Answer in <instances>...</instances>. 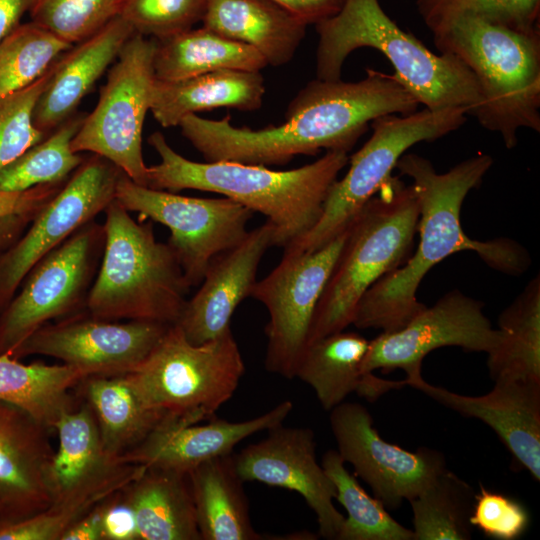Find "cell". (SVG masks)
<instances>
[{
	"label": "cell",
	"mask_w": 540,
	"mask_h": 540,
	"mask_svg": "<svg viewBox=\"0 0 540 540\" xmlns=\"http://www.w3.org/2000/svg\"><path fill=\"white\" fill-rule=\"evenodd\" d=\"M356 82L315 79L291 100L286 121L259 130L237 128L228 114L210 120L190 114L180 122L182 135L206 162L283 165L296 155L321 149L348 153L371 122L383 115L417 111V99L394 76L367 68Z\"/></svg>",
	"instance_id": "1"
},
{
	"label": "cell",
	"mask_w": 540,
	"mask_h": 540,
	"mask_svg": "<svg viewBox=\"0 0 540 540\" xmlns=\"http://www.w3.org/2000/svg\"><path fill=\"white\" fill-rule=\"evenodd\" d=\"M493 164L488 154H478L438 173L432 163L414 153L403 154L395 168L412 179L419 202L414 255L375 282L361 297L352 324L359 329L394 332L426 308L419 302L418 287L436 264L459 251H475L491 268L511 275L526 270V250L508 238L478 241L462 229L460 213L467 194L477 188Z\"/></svg>",
	"instance_id": "2"
},
{
	"label": "cell",
	"mask_w": 540,
	"mask_h": 540,
	"mask_svg": "<svg viewBox=\"0 0 540 540\" xmlns=\"http://www.w3.org/2000/svg\"><path fill=\"white\" fill-rule=\"evenodd\" d=\"M148 143L160 162L147 169V187L170 192L195 189L230 198L266 216L273 246L284 248L318 221L325 198L349 161L345 151H327L302 167L278 171L232 161L195 162L177 153L160 132Z\"/></svg>",
	"instance_id": "3"
},
{
	"label": "cell",
	"mask_w": 540,
	"mask_h": 540,
	"mask_svg": "<svg viewBox=\"0 0 540 540\" xmlns=\"http://www.w3.org/2000/svg\"><path fill=\"white\" fill-rule=\"evenodd\" d=\"M318 33L316 79H341L346 58L356 49L381 52L394 76L430 110L461 107L472 115L479 104L473 73L456 57L436 54L403 31L382 9L380 0H344L333 16L315 24Z\"/></svg>",
	"instance_id": "4"
},
{
	"label": "cell",
	"mask_w": 540,
	"mask_h": 540,
	"mask_svg": "<svg viewBox=\"0 0 540 540\" xmlns=\"http://www.w3.org/2000/svg\"><path fill=\"white\" fill-rule=\"evenodd\" d=\"M432 34L440 53L475 76L480 100L472 116L483 128L499 133L507 149L520 129L540 132V30L463 17Z\"/></svg>",
	"instance_id": "5"
},
{
	"label": "cell",
	"mask_w": 540,
	"mask_h": 540,
	"mask_svg": "<svg viewBox=\"0 0 540 540\" xmlns=\"http://www.w3.org/2000/svg\"><path fill=\"white\" fill-rule=\"evenodd\" d=\"M105 241L86 311L107 320L176 324L190 290L152 223H138L116 199L104 210Z\"/></svg>",
	"instance_id": "6"
},
{
	"label": "cell",
	"mask_w": 540,
	"mask_h": 540,
	"mask_svg": "<svg viewBox=\"0 0 540 540\" xmlns=\"http://www.w3.org/2000/svg\"><path fill=\"white\" fill-rule=\"evenodd\" d=\"M419 214L413 186L398 176L391 175L366 202L348 227L345 244L316 306L307 345L351 325L364 293L407 261Z\"/></svg>",
	"instance_id": "7"
},
{
	"label": "cell",
	"mask_w": 540,
	"mask_h": 540,
	"mask_svg": "<svg viewBox=\"0 0 540 540\" xmlns=\"http://www.w3.org/2000/svg\"><path fill=\"white\" fill-rule=\"evenodd\" d=\"M244 371L231 328L205 343L193 344L173 324L145 360L126 375L163 420L196 424L215 417L232 398Z\"/></svg>",
	"instance_id": "8"
},
{
	"label": "cell",
	"mask_w": 540,
	"mask_h": 540,
	"mask_svg": "<svg viewBox=\"0 0 540 540\" xmlns=\"http://www.w3.org/2000/svg\"><path fill=\"white\" fill-rule=\"evenodd\" d=\"M466 115V109L461 107L424 108L406 115L387 114L374 119L371 137L351 156L345 176L331 185L318 221L286 245L283 255L314 252L346 231L366 202L392 175L406 150L457 130L466 122Z\"/></svg>",
	"instance_id": "9"
},
{
	"label": "cell",
	"mask_w": 540,
	"mask_h": 540,
	"mask_svg": "<svg viewBox=\"0 0 540 540\" xmlns=\"http://www.w3.org/2000/svg\"><path fill=\"white\" fill-rule=\"evenodd\" d=\"M156 39L135 33L120 51L94 110L71 142L75 153L101 156L135 183L147 187L142 153L144 120L155 83Z\"/></svg>",
	"instance_id": "10"
},
{
	"label": "cell",
	"mask_w": 540,
	"mask_h": 540,
	"mask_svg": "<svg viewBox=\"0 0 540 540\" xmlns=\"http://www.w3.org/2000/svg\"><path fill=\"white\" fill-rule=\"evenodd\" d=\"M105 241L92 220L41 258L0 312V354L11 355L42 326L83 311Z\"/></svg>",
	"instance_id": "11"
},
{
	"label": "cell",
	"mask_w": 540,
	"mask_h": 540,
	"mask_svg": "<svg viewBox=\"0 0 540 540\" xmlns=\"http://www.w3.org/2000/svg\"><path fill=\"white\" fill-rule=\"evenodd\" d=\"M115 199L129 212L165 225L167 244L174 252L188 286L202 282L211 260L233 248L247 235L254 212L227 198H197L152 189L132 181L123 172Z\"/></svg>",
	"instance_id": "12"
},
{
	"label": "cell",
	"mask_w": 540,
	"mask_h": 540,
	"mask_svg": "<svg viewBox=\"0 0 540 540\" xmlns=\"http://www.w3.org/2000/svg\"><path fill=\"white\" fill-rule=\"evenodd\" d=\"M348 234L346 231L314 252L286 256L262 280L250 296L267 309L265 368L287 379L307 345L312 318Z\"/></svg>",
	"instance_id": "13"
},
{
	"label": "cell",
	"mask_w": 540,
	"mask_h": 540,
	"mask_svg": "<svg viewBox=\"0 0 540 540\" xmlns=\"http://www.w3.org/2000/svg\"><path fill=\"white\" fill-rule=\"evenodd\" d=\"M121 173L107 159L92 154L42 205L19 240L0 254V312L41 258L104 212L115 199Z\"/></svg>",
	"instance_id": "14"
},
{
	"label": "cell",
	"mask_w": 540,
	"mask_h": 540,
	"mask_svg": "<svg viewBox=\"0 0 540 540\" xmlns=\"http://www.w3.org/2000/svg\"><path fill=\"white\" fill-rule=\"evenodd\" d=\"M169 326L154 321L107 320L83 311L37 329L11 356L56 358L89 376L126 374L145 360Z\"/></svg>",
	"instance_id": "15"
},
{
	"label": "cell",
	"mask_w": 540,
	"mask_h": 540,
	"mask_svg": "<svg viewBox=\"0 0 540 540\" xmlns=\"http://www.w3.org/2000/svg\"><path fill=\"white\" fill-rule=\"evenodd\" d=\"M330 412L338 454L387 509L414 499L447 469L444 455L436 449L411 452L384 440L362 404L343 401Z\"/></svg>",
	"instance_id": "16"
},
{
	"label": "cell",
	"mask_w": 540,
	"mask_h": 540,
	"mask_svg": "<svg viewBox=\"0 0 540 540\" xmlns=\"http://www.w3.org/2000/svg\"><path fill=\"white\" fill-rule=\"evenodd\" d=\"M484 303L454 289L427 307L403 328L382 332L369 341L363 375L380 369H402L406 378L421 375L422 362L433 350L457 346L466 352L488 353L502 338L483 312Z\"/></svg>",
	"instance_id": "17"
},
{
	"label": "cell",
	"mask_w": 540,
	"mask_h": 540,
	"mask_svg": "<svg viewBox=\"0 0 540 540\" xmlns=\"http://www.w3.org/2000/svg\"><path fill=\"white\" fill-rule=\"evenodd\" d=\"M268 431L261 441L233 454L238 476L297 492L315 513L319 536L336 540L345 517L334 506L335 487L317 462L313 430L280 424Z\"/></svg>",
	"instance_id": "18"
},
{
	"label": "cell",
	"mask_w": 540,
	"mask_h": 540,
	"mask_svg": "<svg viewBox=\"0 0 540 540\" xmlns=\"http://www.w3.org/2000/svg\"><path fill=\"white\" fill-rule=\"evenodd\" d=\"M53 429L58 447L47 476L51 504L118 492L146 469L123 463L107 453L94 414L85 401L64 413Z\"/></svg>",
	"instance_id": "19"
},
{
	"label": "cell",
	"mask_w": 540,
	"mask_h": 540,
	"mask_svg": "<svg viewBox=\"0 0 540 540\" xmlns=\"http://www.w3.org/2000/svg\"><path fill=\"white\" fill-rule=\"evenodd\" d=\"M404 382L463 417L491 427L515 462L540 481V382L495 381L493 389L480 396L452 392L422 376Z\"/></svg>",
	"instance_id": "20"
},
{
	"label": "cell",
	"mask_w": 540,
	"mask_h": 540,
	"mask_svg": "<svg viewBox=\"0 0 540 540\" xmlns=\"http://www.w3.org/2000/svg\"><path fill=\"white\" fill-rule=\"evenodd\" d=\"M274 227L266 222L236 246L210 262L198 291L186 301L176 323L193 344H202L229 330L238 305L250 296L258 266L273 246Z\"/></svg>",
	"instance_id": "21"
},
{
	"label": "cell",
	"mask_w": 540,
	"mask_h": 540,
	"mask_svg": "<svg viewBox=\"0 0 540 540\" xmlns=\"http://www.w3.org/2000/svg\"><path fill=\"white\" fill-rule=\"evenodd\" d=\"M292 409L293 403L284 400L268 412L240 422L215 417L207 424L162 421L120 460L146 468L188 474L208 460L231 454L243 439L282 424Z\"/></svg>",
	"instance_id": "22"
},
{
	"label": "cell",
	"mask_w": 540,
	"mask_h": 540,
	"mask_svg": "<svg viewBox=\"0 0 540 540\" xmlns=\"http://www.w3.org/2000/svg\"><path fill=\"white\" fill-rule=\"evenodd\" d=\"M50 430L24 410L0 401V521L20 520L50 506Z\"/></svg>",
	"instance_id": "23"
},
{
	"label": "cell",
	"mask_w": 540,
	"mask_h": 540,
	"mask_svg": "<svg viewBox=\"0 0 540 540\" xmlns=\"http://www.w3.org/2000/svg\"><path fill=\"white\" fill-rule=\"evenodd\" d=\"M134 34L131 26L117 16L55 61L34 108L35 127L48 135L70 118Z\"/></svg>",
	"instance_id": "24"
},
{
	"label": "cell",
	"mask_w": 540,
	"mask_h": 540,
	"mask_svg": "<svg viewBox=\"0 0 540 540\" xmlns=\"http://www.w3.org/2000/svg\"><path fill=\"white\" fill-rule=\"evenodd\" d=\"M369 340L356 332L340 331L308 344L296 367L295 377L307 383L326 411L352 392L377 399L391 389L404 386L403 380L390 381L363 375L362 363Z\"/></svg>",
	"instance_id": "25"
},
{
	"label": "cell",
	"mask_w": 540,
	"mask_h": 540,
	"mask_svg": "<svg viewBox=\"0 0 540 540\" xmlns=\"http://www.w3.org/2000/svg\"><path fill=\"white\" fill-rule=\"evenodd\" d=\"M202 26L257 50L268 65L294 56L307 24L272 0H207Z\"/></svg>",
	"instance_id": "26"
},
{
	"label": "cell",
	"mask_w": 540,
	"mask_h": 540,
	"mask_svg": "<svg viewBox=\"0 0 540 540\" xmlns=\"http://www.w3.org/2000/svg\"><path fill=\"white\" fill-rule=\"evenodd\" d=\"M260 71L223 69L178 80H155L150 111L165 128L179 126L190 114L216 108L254 111L263 104Z\"/></svg>",
	"instance_id": "27"
},
{
	"label": "cell",
	"mask_w": 540,
	"mask_h": 540,
	"mask_svg": "<svg viewBox=\"0 0 540 540\" xmlns=\"http://www.w3.org/2000/svg\"><path fill=\"white\" fill-rule=\"evenodd\" d=\"M201 540H261L254 529L233 454L208 460L188 473Z\"/></svg>",
	"instance_id": "28"
},
{
	"label": "cell",
	"mask_w": 540,
	"mask_h": 540,
	"mask_svg": "<svg viewBox=\"0 0 540 540\" xmlns=\"http://www.w3.org/2000/svg\"><path fill=\"white\" fill-rule=\"evenodd\" d=\"M122 492L139 540H201L188 474L146 468Z\"/></svg>",
	"instance_id": "29"
},
{
	"label": "cell",
	"mask_w": 540,
	"mask_h": 540,
	"mask_svg": "<svg viewBox=\"0 0 540 540\" xmlns=\"http://www.w3.org/2000/svg\"><path fill=\"white\" fill-rule=\"evenodd\" d=\"M78 387L94 414L105 450L119 460L163 420L142 399L126 374L88 376Z\"/></svg>",
	"instance_id": "30"
},
{
	"label": "cell",
	"mask_w": 540,
	"mask_h": 540,
	"mask_svg": "<svg viewBox=\"0 0 540 540\" xmlns=\"http://www.w3.org/2000/svg\"><path fill=\"white\" fill-rule=\"evenodd\" d=\"M156 42L153 65L155 78L160 81H178L223 69L260 71L268 65L251 46L203 26Z\"/></svg>",
	"instance_id": "31"
},
{
	"label": "cell",
	"mask_w": 540,
	"mask_h": 540,
	"mask_svg": "<svg viewBox=\"0 0 540 540\" xmlns=\"http://www.w3.org/2000/svg\"><path fill=\"white\" fill-rule=\"evenodd\" d=\"M89 375L65 365L24 364L0 354V401L14 405L53 429L78 404L71 393Z\"/></svg>",
	"instance_id": "32"
},
{
	"label": "cell",
	"mask_w": 540,
	"mask_h": 540,
	"mask_svg": "<svg viewBox=\"0 0 540 540\" xmlns=\"http://www.w3.org/2000/svg\"><path fill=\"white\" fill-rule=\"evenodd\" d=\"M498 329L501 341L486 353L490 378L540 382L539 275L501 312Z\"/></svg>",
	"instance_id": "33"
},
{
	"label": "cell",
	"mask_w": 540,
	"mask_h": 540,
	"mask_svg": "<svg viewBox=\"0 0 540 540\" xmlns=\"http://www.w3.org/2000/svg\"><path fill=\"white\" fill-rule=\"evenodd\" d=\"M473 488L455 473L444 470L411 499L413 540H469L475 501Z\"/></svg>",
	"instance_id": "34"
},
{
	"label": "cell",
	"mask_w": 540,
	"mask_h": 540,
	"mask_svg": "<svg viewBox=\"0 0 540 540\" xmlns=\"http://www.w3.org/2000/svg\"><path fill=\"white\" fill-rule=\"evenodd\" d=\"M321 465L335 487V499L347 512L336 540H413L412 529L397 522L362 488L337 450H328Z\"/></svg>",
	"instance_id": "35"
},
{
	"label": "cell",
	"mask_w": 540,
	"mask_h": 540,
	"mask_svg": "<svg viewBox=\"0 0 540 540\" xmlns=\"http://www.w3.org/2000/svg\"><path fill=\"white\" fill-rule=\"evenodd\" d=\"M85 116L72 115L0 171V191L22 192L66 181L84 161L71 142Z\"/></svg>",
	"instance_id": "36"
},
{
	"label": "cell",
	"mask_w": 540,
	"mask_h": 540,
	"mask_svg": "<svg viewBox=\"0 0 540 540\" xmlns=\"http://www.w3.org/2000/svg\"><path fill=\"white\" fill-rule=\"evenodd\" d=\"M72 46L32 21L19 24L0 42V96L37 81Z\"/></svg>",
	"instance_id": "37"
},
{
	"label": "cell",
	"mask_w": 540,
	"mask_h": 540,
	"mask_svg": "<svg viewBox=\"0 0 540 540\" xmlns=\"http://www.w3.org/2000/svg\"><path fill=\"white\" fill-rule=\"evenodd\" d=\"M416 7L431 33L463 17L522 31L540 30V0H416Z\"/></svg>",
	"instance_id": "38"
},
{
	"label": "cell",
	"mask_w": 540,
	"mask_h": 540,
	"mask_svg": "<svg viewBox=\"0 0 540 540\" xmlns=\"http://www.w3.org/2000/svg\"><path fill=\"white\" fill-rule=\"evenodd\" d=\"M121 0H36L32 22L73 45L90 37L119 14Z\"/></svg>",
	"instance_id": "39"
},
{
	"label": "cell",
	"mask_w": 540,
	"mask_h": 540,
	"mask_svg": "<svg viewBox=\"0 0 540 540\" xmlns=\"http://www.w3.org/2000/svg\"><path fill=\"white\" fill-rule=\"evenodd\" d=\"M52 66L26 88L0 96V171L47 136L35 127L33 112Z\"/></svg>",
	"instance_id": "40"
},
{
	"label": "cell",
	"mask_w": 540,
	"mask_h": 540,
	"mask_svg": "<svg viewBox=\"0 0 540 540\" xmlns=\"http://www.w3.org/2000/svg\"><path fill=\"white\" fill-rule=\"evenodd\" d=\"M207 0H121L119 14L135 33L161 40L201 21Z\"/></svg>",
	"instance_id": "41"
},
{
	"label": "cell",
	"mask_w": 540,
	"mask_h": 540,
	"mask_svg": "<svg viewBox=\"0 0 540 540\" xmlns=\"http://www.w3.org/2000/svg\"><path fill=\"white\" fill-rule=\"evenodd\" d=\"M469 521L472 527L478 528L486 537L516 540L527 531L530 515L526 507L516 499L480 484V492L475 494Z\"/></svg>",
	"instance_id": "42"
},
{
	"label": "cell",
	"mask_w": 540,
	"mask_h": 540,
	"mask_svg": "<svg viewBox=\"0 0 540 540\" xmlns=\"http://www.w3.org/2000/svg\"><path fill=\"white\" fill-rule=\"evenodd\" d=\"M122 490L114 493L104 501L102 513L103 540H139L134 509L125 498Z\"/></svg>",
	"instance_id": "43"
},
{
	"label": "cell",
	"mask_w": 540,
	"mask_h": 540,
	"mask_svg": "<svg viewBox=\"0 0 540 540\" xmlns=\"http://www.w3.org/2000/svg\"><path fill=\"white\" fill-rule=\"evenodd\" d=\"M65 182L40 185L22 192L0 191V217L42 205L55 195Z\"/></svg>",
	"instance_id": "44"
},
{
	"label": "cell",
	"mask_w": 540,
	"mask_h": 540,
	"mask_svg": "<svg viewBox=\"0 0 540 540\" xmlns=\"http://www.w3.org/2000/svg\"><path fill=\"white\" fill-rule=\"evenodd\" d=\"M305 24H317L335 15L344 0H272Z\"/></svg>",
	"instance_id": "45"
},
{
	"label": "cell",
	"mask_w": 540,
	"mask_h": 540,
	"mask_svg": "<svg viewBox=\"0 0 540 540\" xmlns=\"http://www.w3.org/2000/svg\"><path fill=\"white\" fill-rule=\"evenodd\" d=\"M105 500L76 521L64 533L61 540H103L102 513Z\"/></svg>",
	"instance_id": "46"
},
{
	"label": "cell",
	"mask_w": 540,
	"mask_h": 540,
	"mask_svg": "<svg viewBox=\"0 0 540 540\" xmlns=\"http://www.w3.org/2000/svg\"><path fill=\"white\" fill-rule=\"evenodd\" d=\"M36 0H0V42L19 24Z\"/></svg>",
	"instance_id": "47"
}]
</instances>
